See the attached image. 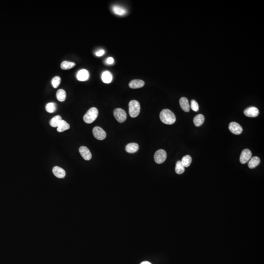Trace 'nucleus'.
I'll list each match as a JSON object with an SVG mask.
<instances>
[{
	"label": "nucleus",
	"mask_w": 264,
	"mask_h": 264,
	"mask_svg": "<svg viewBox=\"0 0 264 264\" xmlns=\"http://www.w3.org/2000/svg\"><path fill=\"white\" fill-rule=\"evenodd\" d=\"M252 153L248 149H244L240 157V161L242 164L247 163L251 158Z\"/></svg>",
	"instance_id": "0eeeda50"
},
{
	"label": "nucleus",
	"mask_w": 264,
	"mask_h": 264,
	"mask_svg": "<svg viewBox=\"0 0 264 264\" xmlns=\"http://www.w3.org/2000/svg\"><path fill=\"white\" fill-rule=\"evenodd\" d=\"M179 104L183 110L185 112H188L190 111L189 102L186 97H183L179 100Z\"/></svg>",
	"instance_id": "4468645a"
},
{
	"label": "nucleus",
	"mask_w": 264,
	"mask_h": 264,
	"mask_svg": "<svg viewBox=\"0 0 264 264\" xmlns=\"http://www.w3.org/2000/svg\"><path fill=\"white\" fill-rule=\"evenodd\" d=\"M244 114L246 116L250 118H255L258 116L259 114V111L258 109L255 107H251L249 108L246 109L244 111Z\"/></svg>",
	"instance_id": "1a4fd4ad"
},
{
	"label": "nucleus",
	"mask_w": 264,
	"mask_h": 264,
	"mask_svg": "<svg viewBox=\"0 0 264 264\" xmlns=\"http://www.w3.org/2000/svg\"><path fill=\"white\" fill-rule=\"evenodd\" d=\"M167 158V154L165 151L163 149H160L156 152L154 155V160L157 164H161L164 163Z\"/></svg>",
	"instance_id": "39448f33"
},
{
	"label": "nucleus",
	"mask_w": 264,
	"mask_h": 264,
	"mask_svg": "<svg viewBox=\"0 0 264 264\" xmlns=\"http://www.w3.org/2000/svg\"><path fill=\"white\" fill-rule=\"evenodd\" d=\"M114 115L116 120L119 121V123H124L127 119L126 111L121 108L115 109L114 111Z\"/></svg>",
	"instance_id": "20e7f679"
},
{
	"label": "nucleus",
	"mask_w": 264,
	"mask_h": 264,
	"mask_svg": "<svg viewBox=\"0 0 264 264\" xmlns=\"http://www.w3.org/2000/svg\"><path fill=\"white\" fill-rule=\"evenodd\" d=\"M129 113L132 118H136L138 116L141 111V106L138 101L131 100L129 103Z\"/></svg>",
	"instance_id": "7ed1b4c3"
},
{
	"label": "nucleus",
	"mask_w": 264,
	"mask_h": 264,
	"mask_svg": "<svg viewBox=\"0 0 264 264\" xmlns=\"http://www.w3.org/2000/svg\"><path fill=\"white\" fill-rule=\"evenodd\" d=\"M181 162L184 167H189L191 164L192 158L189 155L185 156L182 159Z\"/></svg>",
	"instance_id": "393cba45"
},
{
	"label": "nucleus",
	"mask_w": 264,
	"mask_h": 264,
	"mask_svg": "<svg viewBox=\"0 0 264 264\" xmlns=\"http://www.w3.org/2000/svg\"><path fill=\"white\" fill-rule=\"evenodd\" d=\"M63 120L60 115H56L51 119L50 121V125L53 127H57L61 121Z\"/></svg>",
	"instance_id": "412c9836"
},
{
	"label": "nucleus",
	"mask_w": 264,
	"mask_h": 264,
	"mask_svg": "<svg viewBox=\"0 0 264 264\" xmlns=\"http://www.w3.org/2000/svg\"><path fill=\"white\" fill-rule=\"evenodd\" d=\"M114 62V58L113 57H109L107 58L106 60V63L107 64H113Z\"/></svg>",
	"instance_id": "c756f323"
},
{
	"label": "nucleus",
	"mask_w": 264,
	"mask_h": 264,
	"mask_svg": "<svg viewBox=\"0 0 264 264\" xmlns=\"http://www.w3.org/2000/svg\"><path fill=\"white\" fill-rule=\"evenodd\" d=\"M104 51L103 50H100V51H98L96 52V55L97 56H98V57H100V56H101L103 55H104Z\"/></svg>",
	"instance_id": "c85d7f7f"
},
{
	"label": "nucleus",
	"mask_w": 264,
	"mask_h": 264,
	"mask_svg": "<svg viewBox=\"0 0 264 264\" xmlns=\"http://www.w3.org/2000/svg\"><path fill=\"white\" fill-rule=\"evenodd\" d=\"M205 121V117L202 114L198 115L194 118L193 122L194 125L197 127H200L201 126L202 124L204 123Z\"/></svg>",
	"instance_id": "a211bd4d"
},
{
	"label": "nucleus",
	"mask_w": 264,
	"mask_h": 264,
	"mask_svg": "<svg viewBox=\"0 0 264 264\" xmlns=\"http://www.w3.org/2000/svg\"><path fill=\"white\" fill-rule=\"evenodd\" d=\"M185 167L182 164V162L180 160L178 161L176 163V167H175V172L178 174H182L184 173L185 171Z\"/></svg>",
	"instance_id": "b1692460"
},
{
	"label": "nucleus",
	"mask_w": 264,
	"mask_h": 264,
	"mask_svg": "<svg viewBox=\"0 0 264 264\" xmlns=\"http://www.w3.org/2000/svg\"><path fill=\"white\" fill-rule=\"evenodd\" d=\"M191 108L193 111H199V105L198 104L197 102L195 100H192L191 101Z\"/></svg>",
	"instance_id": "cd10ccee"
},
{
	"label": "nucleus",
	"mask_w": 264,
	"mask_h": 264,
	"mask_svg": "<svg viewBox=\"0 0 264 264\" xmlns=\"http://www.w3.org/2000/svg\"><path fill=\"white\" fill-rule=\"evenodd\" d=\"M56 98L60 102L64 101L66 98V92L63 89L58 90L56 92Z\"/></svg>",
	"instance_id": "4be33fe9"
},
{
	"label": "nucleus",
	"mask_w": 264,
	"mask_h": 264,
	"mask_svg": "<svg viewBox=\"0 0 264 264\" xmlns=\"http://www.w3.org/2000/svg\"><path fill=\"white\" fill-rule=\"evenodd\" d=\"M140 264H152L151 263H150L149 262H148V261H144V262H142Z\"/></svg>",
	"instance_id": "7c9ffc66"
},
{
	"label": "nucleus",
	"mask_w": 264,
	"mask_h": 264,
	"mask_svg": "<svg viewBox=\"0 0 264 264\" xmlns=\"http://www.w3.org/2000/svg\"><path fill=\"white\" fill-rule=\"evenodd\" d=\"M75 66V64L74 62H69V61H64L61 64V68L64 70H70L72 68H74Z\"/></svg>",
	"instance_id": "5701e85b"
},
{
	"label": "nucleus",
	"mask_w": 264,
	"mask_h": 264,
	"mask_svg": "<svg viewBox=\"0 0 264 264\" xmlns=\"http://www.w3.org/2000/svg\"><path fill=\"white\" fill-rule=\"evenodd\" d=\"M98 111L97 108L92 107L89 109L83 117V120L86 123L91 124L97 119Z\"/></svg>",
	"instance_id": "f03ea898"
},
{
	"label": "nucleus",
	"mask_w": 264,
	"mask_h": 264,
	"mask_svg": "<svg viewBox=\"0 0 264 264\" xmlns=\"http://www.w3.org/2000/svg\"><path fill=\"white\" fill-rule=\"evenodd\" d=\"M139 149V146L138 144L136 143H130L126 145V151L129 153H136V152L138 151Z\"/></svg>",
	"instance_id": "f3484780"
},
{
	"label": "nucleus",
	"mask_w": 264,
	"mask_h": 264,
	"mask_svg": "<svg viewBox=\"0 0 264 264\" xmlns=\"http://www.w3.org/2000/svg\"><path fill=\"white\" fill-rule=\"evenodd\" d=\"M112 11L115 14L118 15L119 16H123L126 14L127 11L124 7L119 6H114L112 7Z\"/></svg>",
	"instance_id": "2eb2a0df"
},
{
	"label": "nucleus",
	"mask_w": 264,
	"mask_h": 264,
	"mask_svg": "<svg viewBox=\"0 0 264 264\" xmlns=\"http://www.w3.org/2000/svg\"><path fill=\"white\" fill-rule=\"evenodd\" d=\"M160 118L162 123L168 125H172L176 120L174 114L169 109H164L161 111L160 113Z\"/></svg>",
	"instance_id": "f257e3e1"
},
{
	"label": "nucleus",
	"mask_w": 264,
	"mask_h": 264,
	"mask_svg": "<svg viewBox=\"0 0 264 264\" xmlns=\"http://www.w3.org/2000/svg\"><path fill=\"white\" fill-rule=\"evenodd\" d=\"M145 83L143 80L140 79H134L129 84V87L132 89H138L143 87L144 86Z\"/></svg>",
	"instance_id": "f8f14e48"
},
{
	"label": "nucleus",
	"mask_w": 264,
	"mask_h": 264,
	"mask_svg": "<svg viewBox=\"0 0 264 264\" xmlns=\"http://www.w3.org/2000/svg\"><path fill=\"white\" fill-rule=\"evenodd\" d=\"M70 128V126L69 124L66 121L62 120L57 127V130L58 132H63L69 129Z\"/></svg>",
	"instance_id": "aec40b11"
},
{
	"label": "nucleus",
	"mask_w": 264,
	"mask_h": 264,
	"mask_svg": "<svg viewBox=\"0 0 264 264\" xmlns=\"http://www.w3.org/2000/svg\"><path fill=\"white\" fill-rule=\"evenodd\" d=\"M101 79L105 83H110L113 80V75L109 71H105L102 73Z\"/></svg>",
	"instance_id": "dca6fc26"
},
{
	"label": "nucleus",
	"mask_w": 264,
	"mask_h": 264,
	"mask_svg": "<svg viewBox=\"0 0 264 264\" xmlns=\"http://www.w3.org/2000/svg\"><path fill=\"white\" fill-rule=\"evenodd\" d=\"M92 133H93V136L95 137V138L102 141L103 139H104L106 137V133L105 132L104 130H103V129L100 127H95L92 130Z\"/></svg>",
	"instance_id": "423d86ee"
},
{
	"label": "nucleus",
	"mask_w": 264,
	"mask_h": 264,
	"mask_svg": "<svg viewBox=\"0 0 264 264\" xmlns=\"http://www.w3.org/2000/svg\"><path fill=\"white\" fill-rule=\"evenodd\" d=\"M228 128L230 132L236 135L240 134L243 132V128L241 125L235 122L230 123Z\"/></svg>",
	"instance_id": "6e6552de"
},
{
	"label": "nucleus",
	"mask_w": 264,
	"mask_h": 264,
	"mask_svg": "<svg viewBox=\"0 0 264 264\" xmlns=\"http://www.w3.org/2000/svg\"><path fill=\"white\" fill-rule=\"evenodd\" d=\"M79 153L81 154L82 158L86 160H89L92 158V154L87 147L85 146H81L79 148Z\"/></svg>",
	"instance_id": "9d476101"
},
{
	"label": "nucleus",
	"mask_w": 264,
	"mask_h": 264,
	"mask_svg": "<svg viewBox=\"0 0 264 264\" xmlns=\"http://www.w3.org/2000/svg\"><path fill=\"white\" fill-rule=\"evenodd\" d=\"M77 78L80 81H86L89 78V73L86 70H81L78 72Z\"/></svg>",
	"instance_id": "9b49d317"
},
{
	"label": "nucleus",
	"mask_w": 264,
	"mask_h": 264,
	"mask_svg": "<svg viewBox=\"0 0 264 264\" xmlns=\"http://www.w3.org/2000/svg\"><path fill=\"white\" fill-rule=\"evenodd\" d=\"M61 83V78L59 77H58V76H56V77H55L53 78V79H52V81H51V84H52V86H53V87L55 88H57L58 87L59 85H60V84Z\"/></svg>",
	"instance_id": "bb28decb"
},
{
	"label": "nucleus",
	"mask_w": 264,
	"mask_h": 264,
	"mask_svg": "<svg viewBox=\"0 0 264 264\" xmlns=\"http://www.w3.org/2000/svg\"><path fill=\"white\" fill-rule=\"evenodd\" d=\"M46 109L48 113H54L56 110V105L53 102L47 103L46 106Z\"/></svg>",
	"instance_id": "a878e982"
},
{
	"label": "nucleus",
	"mask_w": 264,
	"mask_h": 264,
	"mask_svg": "<svg viewBox=\"0 0 264 264\" xmlns=\"http://www.w3.org/2000/svg\"><path fill=\"white\" fill-rule=\"evenodd\" d=\"M52 172L56 177L58 178H63L66 176V172L64 170L58 166L53 167Z\"/></svg>",
	"instance_id": "ddd939ff"
},
{
	"label": "nucleus",
	"mask_w": 264,
	"mask_h": 264,
	"mask_svg": "<svg viewBox=\"0 0 264 264\" xmlns=\"http://www.w3.org/2000/svg\"><path fill=\"white\" fill-rule=\"evenodd\" d=\"M260 160L258 157H254L248 162V166L250 169H253L259 164Z\"/></svg>",
	"instance_id": "6ab92c4d"
}]
</instances>
